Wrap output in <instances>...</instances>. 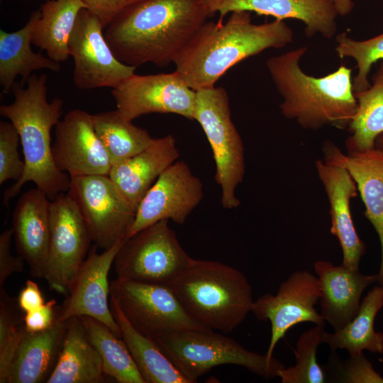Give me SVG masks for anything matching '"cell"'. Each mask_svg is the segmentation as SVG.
Here are the masks:
<instances>
[{"mask_svg":"<svg viewBox=\"0 0 383 383\" xmlns=\"http://www.w3.org/2000/svg\"><path fill=\"white\" fill-rule=\"evenodd\" d=\"M209 16L204 0H138L116 16L104 33L123 63L165 67L173 63Z\"/></svg>","mask_w":383,"mask_h":383,"instance_id":"1","label":"cell"},{"mask_svg":"<svg viewBox=\"0 0 383 383\" xmlns=\"http://www.w3.org/2000/svg\"><path fill=\"white\" fill-rule=\"evenodd\" d=\"M293 37L292 29L282 20L255 24L249 11H234L224 23L205 22L173 63L191 89H210L238 62L269 48L285 47Z\"/></svg>","mask_w":383,"mask_h":383,"instance_id":"2","label":"cell"},{"mask_svg":"<svg viewBox=\"0 0 383 383\" xmlns=\"http://www.w3.org/2000/svg\"><path fill=\"white\" fill-rule=\"evenodd\" d=\"M306 51V47H299L266 61L283 99L279 105L282 114L304 129L318 130L326 126L347 128L357 109L352 70L343 65L323 77L309 75L299 65Z\"/></svg>","mask_w":383,"mask_h":383,"instance_id":"3","label":"cell"},{"mask_svg":"<svg viewBox=\"0 0 383 383\" xmlns=\"http://www.w3.org/2000/svg\"><path fill=\"white\" fill-rule=\"evenodd\" d=\"M47 80L45 74H32L26 88L16 82L11 90L14 101L0 106L1 116L8 118L18 133L25 162L21 178L3 194L6 206L28 182H33L50 200L70 187V177L55 165L51 144V130L60 120L63 101L58 97L48 101Z\"/></svg>","mask_w":383,"mask_h":383,"instance_id":"4","label":"cell"},{"mask_svg":"<svg viewBox=\"0 0 383 383\" xmlns=\"http://www.w3.org/2000/svg\"><path fill=\"white\" fill-rule=\"evenodd\" d=\"M187 313L205 328L227 334L252 311V287L238 270L192 258L170 285Z\"/></svg>","mask_w":383,"mask_h":383,"instance_id":"5","label":"cell"},{"mask_svg":"<svg viewBox=\"0 0 383 383\" xmlns=\"http://www.w3.org/2000/svg\"><path fill=\"white\" fill-rule=\"evenodd\" d=\"M224 334L213 331H181L165 333L155 340L191 383L221 365L242 366L267 379L278 377L285 367L276 357L247 350Z\"/></svg>","mask_w":383,"mask_h":383,"instance_id":"6","label":"cell"},{"mask_svg":"<svg viewBox=\"0 0 383 383\" xmlns=\"http://www.w3.org/2000/svg\"><path fill=\"white\" fill-rule=\"evenodd\" d=\"M194 120L201 126L212 150L222 206L238 208L240 201L235 192L245 174L244 146L231 119L226 90L214 87L196 91Z\"/></svg>","mask_w":383,"mask_h":383,"instance_id":"7","label":"cell"},{"mask_svg":"<svg viewBox=\"0 0 383 383\" xmlns=\"http://www.w3.org/2000/svg\"><path fill=\"white\" fill-rule=\"evenodd\" d=\"M167 220L160 221L125 239L113 267L118 278L170 285L192 260Z\"/></svg>","mask_w":383,"mask_h":383,"instance_id":"8","label":"cell"},{"mask_svg":"<svg viewBox=\"0 0 383 383\" xmlns=\"http://www.w3.org/2000/svg\"><path fill=\"white\" fill-rule=\"evenodd\" d=\"M110 295L130 323L154 339L173 331H211L187 313L169 285L117 277L110 283Z\"/></svg>","mask_w":383,"mask_h":383,"instance_id":"9","label":"cell"},{"mask_svg":"<svg viewBox=\"0 0 383 383\" xmlns=\"http://www.w3.org/2000/svg\"><path fill=\"white\" fill-rule=\"evenodd\" d=\"M67 192L95 245L105 250L127 238L135 211L109 175L72 177Z\"/></svg>","mask_w":383,"mask_h":383,"instance_id":"10","label":"cell"},{"mask_svg":"<svg viewBox=\"0 0 383 383\" xmlns=\"http://www.w3.org/2000/svg\"><path fill=\"white\" fill-rule=\"evenodd\" d=\"M91 242L77 206L67 192L50 202V240L44 278L67 296Z\"/></svg>","mask_w":383,"mask_h":383,"instance_id":"11","label":"cell"},{"mask_svg":"<svg viewBox=\"0 0 383 383\" xmlns=\"http://www.w3.org/2000/svg\"><path fill=\"white\" fill-rule=\"evenodd\" d=\"M98 17L83 9L69 40L74 63L73 80L80 89H114L135 74V67L123 63L113 54Z\"/></svg>","mask_w":383,"mask_h":383,"instance_id":"12","label":"cell"},{"mask_svg":"<svg viewBox=\"0 0 383 383\" xmlns=\"http://www.w3.org/2000/svg\"><path fill=\"white\" fill-rule=\"evenodd\" d=\"M111 94L116 110L128 121L153 113H174L194 120L196 91L188 87L176 71L133 74L112 89Z\"/></svg>","mask_w":383,"mask_h":383,"instance_id":"13","label":"cell"},{"mask_svg":"<svg viewBox=\"0 0 383 383\" xmlns=\"http://www.w3.org/2000/svg\"><path fill=\"white\" fill-rule=\"evenodd\" d=\"M318 277L309 271H296L281 283L275 294H265L253 302L251 312L271 324V338L266 355L271 357L276 345L294 326L305 322L325 326L315 309L319 301Z\"/></svg>","mask_w":383,"mask_h":383,"instance_id":"14","label":"cell"},{"mask_svg":"<svg viewBox=\"0 0 383 383\" xmlns=\"http://www.w3.org/2000/svg\"><path fill=\"white\" fill-rule=\"evenodd\" d=\"M203 198L200 179L185 162L176 161L160 175L141 200L127 238L162 220L183 224Z\"/></svg>","mask_w":383,"mask_h":383,"instance_id":"15","label":"cell"},{"mask_svg":"<svg viewBox=\"0 0 383 383\" xmlns=\"http://www.w3.org/2000/svg\"><path fill=\"white\" fill-rule=\"evenodd\" d=\"M124 240H119L101 253L97 252L96 245L89 250L88 257L78 270L68 295L62 304L56 307L57 319L67 321L74 316H91L104 323L121 338L119 326L108 303L110 295L108 275Z\"/></svg>","mask_w":383,"mask_h":383,"instance_id":"16","label":"cell"},{"mask_svg":"<svg viewBox=\"0 0 383 383\" xmlns=\"http://www.w3.org/2000/svg\"><path fill=\"white\" fill-rule=\"evenodd\" d=\"M52 152L57 167L70 177L109 175L113 165L92 114L81 109L70 111L55 126Z\"/></svg>","mask_w":383,"mask_h":383,"instance_id":"17","label":"cell"},{"mask_svg":"<svg viewBox=\"0 0 383 383\" xmlns=\"http://www.w3.org/2000/svg\"><path fill=\"white\" fill-rule=\"evenodd\" d=\"M209 16L216 13L220 21L234 11H254L276 19L294 18L305 25V35L330 39L337 31L338 15L331 0H204Z\"/></svg>","mask_w":383,"mask_h":383,"instance_id":"18","label":"cell"},{"mask_svg":"<svg viewBox=\"0 0 383 383\" xmlns=\"http://www.w3.org/2000/svg\"><path fill=\"white\" fill-rule=\"evenodd\" d=\"M316 168L329 201L331 233L341 247L342 264L351 270H359L366 247L357 233L350 212V200L358 192L357 185L343 167L317 160Z\"/></svg>","mask_w":383,"mask_h":383,"instance_id":"19","label":"cell"},{"mask_svg":"<svg viewBox=\"0 0 383 383\" xmlns=\"http://www.w3.org/2000/svg\"><path fill=\"white\" fill-rule=\"evenodd\" d=\"M320 287L321 315L334 331L343 328L357 314L364 290L378 280V275H367L343 264L326 260L314 263Z\"/></svg>","mask_w":383,"mask_h":383,"instance_id":"20","label":"cell"},{"mask_svg":"<svg viewBox=\"0 0 383 383\" xmlns=\"http://www.w3.org/2000/svg\"><path fill=\"white\" fill-rule=\"evenodd\" d=\"M50 202L38 188L18 199L13 212L12 228L18 255L23 257L33 277L44 278L49 240Z\"/></svg>","mask_w":383,"mask_h":383,"instance_id":"21","label":"cell"},{"mask_svg":"<svg viewBox=\"0 0 383 383\" xmlns=\"http://www.w3.org/2000/svg\"><path fill=\"white\" fill-rule=\"evenodd\" d=\"M323 151L324 161L345 168L357 185L365 215L379 236L381 263L377 281L383 286V152L374 148L344 155L330 142L324 145Z\"/></svg>","mask_w":383,"mask_h":383,"instance_id":"22","label":"cell"},{"mask_svg":"<svg viewBox=\"0 0 383 383\" xmlns=\"http://www.w3.org/2000/svg\"><path fill=\"white\" fill-rule=\"evenodd\" d=\"M179 157L176 140L172 135H167L154 138L140 152L113 165L109 176L136 211L141 200L160 175Z\"/></svg>","mask_w":383,"mask_h":383,"instance_id":"23","label":"cell"},{"mask_svg":"<svg viewBox=\"0 0 383 383\" xmlns=\"http://www.w3.org/2000/svg\"><path fill=\"white\" fill-rule=\"evenodd\" d=\"M67 320L56 318L47 330L23 335L6 372L5 383L47 382L61 350Z\"/></svg>","mask_w":383,"mask_h":383,"instance_id":"24","label":"cell"},{"mask_svg":"<svg viewBox=\"0 0 383 383\" xmlns=\"http://www.w3.org/2000/svg\"><path fill=\"white\" fill-rule=\"evenodd\" d=\"M104 374L101 358L81 318L67 319L57 361L47 383H101Z\"/></svg>","mask_w":383,"mask_h":383,"instance_id":"25","label":"cell"},{"mask_svg":"<svg viewBox=\"0 0 383 383\" xmlns=\"http://www.w3.org/2000/svg\"><path fill=\"white\" fill-rule=\"evenodd\" d=\"M40 16V10L35 11L20 30H0V85L4 94L12 90L19 75L21 83L25 85L34 71L47 69L57 72L60 70V63L31 48L33 31Z\"/></svg>","mask_w":383,"mask_h":383,"instance_id":"26","label":"cell"},{"mask_svg":"<svg viewBox=\"0 0 383 383\" xmlns=\"http://www.w3.org/2000/svg\"><path fill=\"white\" fill-rule=\"evenodd\" d=\"M110 308L126 343L146 383H191L162 351L156 340L138 331L128 320L116 299Z\"/></svg>","mask_w":383,"mask_h":383,"instance_id":"27","label":"cell"},{"mask_svg":"<svg viewBox=\"0 0 383 383\" xmlns=\"http://www.w3.org/2000/svg\"><path fill=\"white\" fill-rule=\"evenodd\" d=\"M383 307V286H376L364 297L359 310L343 328L333 333L324 331L322 343L328 345L331 352L345 349L350 355L364 350L383 353V333L374 331L375 317Z\"/></svg>","mask_w":383,"mask_h":383,"instance_id":"28","label":"cell"},{"mask_svg":"<svg viewBox=\"0 0 383 383\" xmlns=\"http://www.w3.org/2000/svg\"><path fill=\"white\" fill-rule=\"evenodd\" d=\"M87 9L81 0H48L33 34L32 43L45 50L58 63L70 55L69 40L80 11Z\"/></svg>","mask_w":383,"mask_h":383,"instance_id":"29","label":"cell"},{"mask_svg":"<svg viewBox=\"0 0 383 383\" xmlns=\"http://www.w3.org/2000/svg\"><path fill=\"white\" fill-rule=\"evenodd\" d=\"M370 87L354 92L357 109L347 129L348 153L361 152L375 148L377 138L383 133V60L372 77Z\"/></svg>","mask_w":383,"mask_h":383,"instance_id":"30","label":"cell"},{"mask_svg":"<svg viewBox=\"0 0 383 383\" xmlns=\"http://www.w3.org/2000/svg\"><path fill=\"white\" fill-rule=\"evenodd\" d=\"M79 318L101 358L105 375L111 376L119 383H146L121 338L93 317L82 316Z\"/></svg>","mask_w":383,"mask_h":383,"instance_id":"31","label":"cell"},{"mask_svg":"<svg viewBox=\"0 0 383 383\" xmlns=\"http://www.w3.org/2000/svg\"><path fill=\"white\" fill-rule=\"evenodd\" d=\"M92 121L113 165L140 152L154 140L145 129L125 119L116 109L92 114Z\"/></svg>","mask_w":383,"mask_h":383,"instance_id":"32","label":"cell"},{"mask_svg":"<svg viewBox=\"0 0 383 383\" xmlns=\"http://www.w3.org/2000/svg\"><path fill=\"white\" fill-rule=\"evenodd\" d=\"M324 326L316 325L299 338L294 354L295 365L280 370L282 383H323L326 379L324 369L317 361V349L322 343Z\"/></svg>","mask_w":383,"mask_h":383,"instance_id":"33","label":"cell"},{"mask_svg":"<svg viewBox=\"0 0 383 383\" xmlns=\"http://www.w3.org/2000/svg\"><path fill=\"white\" fill-rule=\"evenodd\" d=\"M335 51L340 58L351 57L356 64L357 73L353 79V91L368 89L371 84L368 75L373 64L383 60V33L365 40H356L346 33L336 37Z\"/></svg>","mask_w":383,"mask_h":383,"instance_id":"34","label":"cell"},{"mask_svg":"<svg viewBox=\"0 0 383 383\" xmlns=\"http://www.w3.org/2000/svg\"><path fill=\"white\" fill-rule=\"evenodd\" d=\"M18 301L4 289L0 290V382L5 383L7 370L24 330L23 316Z\"/></svg>","mask_w":383,"mask_h":383,"instance_id":"35","label":"cell"},{"mask_svg":"<svg viewBox=\"0 0 383 383\" xmlns=\"http://www.w3.org/2000/svg\"><path fill=\"white\" fill-rule=\"evenodd\" d=\"M18 133L11 121H0V184L8 180L18 181L25 170L20 157Z\"/></svg>","mask_w":383,"mask_h":383,"instance_id":"36","label":"cell"},{"mask_svg":"<svg viewBox=\"0 0 383 383\" xmlns=\"http://www.w3.org/2000/svg\"><path fill=\"white\" fill-rule=\"evenodd\" d=\"M329 357L328 367L335 382L383 383V377L374 370L362 353L350 355L345 361H341L334 354Z\"/></svg>","mask_w":383,"mask_h":383,"instance_id":"37","label":"cell"},{"mask_svg":"<svg viewBox=\"0 0 383 383\" xmlns=\"http://www.w3.org/2000/svg\"><path fill=\"white\" fill-rule=\"evenodd\" d=\"M13 228L5 230L0 235V287L2 288L7 278L16 272L23 270L25 260L21 255L11 254Z\"/></svg>","mask_w":383,"mask_h":383,"instance_id":"38","label":"cell"},{"mask_svg":"<svg viewBox=\"0 0 383 383\" xmlns=\"http://www.w3.org/2000/svg\"><path fill=\"white\" fill-rule=\"evenodd\" d=\"M57 301L52 299L40 308L25 313L23 323L26 331L40 332L50 328L56 321Z\"/></svg>","mask_w":383,"mask_h":383,"instance_id":"39","label":"cell"},{"mask_svg":"<svg viewBox=\"0 0 383 383\" xmlns=\"http://www.w3.org/2000/svg\"><path fill=\"white\" fill-rule=\"evenodd\" d=\"M100 20L104 28L126 7L138 0H81Z\"/></svg>","mask_w":383,"mask_h":383,"instance_id":"40","label":"cell"},{"mask_svg":"<svg viewBox=\"0 0 383 383\" xmlns=\"http://www.w3.org/2000/svg\"><path fill=\"white\" fill-rule=\"evenodd\" d=\"M21 310L28 313L40 308L45 302L38 284L28 279L17 299Z\"/></svg>","mask_w":383,"mask_h":383,"instance_id":"41","label":"cell"},{"mask_svg":"<svg viewBox=\"0 0 383 383\" xmlns=\"http://www.w3.org/2000/svg\"><path fill=\"white\" fill-rule=\"evenodd\" d=\"M338 15L345 16L350 13L354 7L353 0H331Z\"/></svg>","mask_w":383,"mask_h":383,"instance_id":"42","label":"cell"},{"mask_svg":"<svg viewBox=\"0 0 383 383\" xmlns=\"http://www.w3.org/2000/svg\"><path fill=\"white\" fill-rule=\"evenodd\" d=\"M375 148L383 152V133L375 140Z\"/></svg>","mask_w":383,"mask_h":383,"instance_id":"43","label":"cell"},{"mask_svg":"<svg viewBox=\"0 0 383 383\" xmlns=\"http://www.w3.org/2000/svg\"><path fill=\"white\" fill-rule=\"evenodd\" d=\"M30 1V0H29Z\"/></svg>","mask_w":383,"mask_h":383,"instance_id":"44","label":"cell"}]
</instances>
